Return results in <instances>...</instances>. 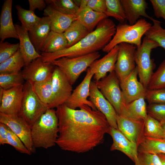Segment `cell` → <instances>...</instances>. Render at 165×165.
Returning <instances> with one entry per match:
<instances>
[{"label":"cell","instance_id":"obj_1","mask_svg":"<svg viewBox=\"0 0 165 165\" xmlns=\"http://www.w3.org/2000/svg\"><path fill=\"white\" fill-rule=\"evenodd\" d=\"M80 109H71L64 104L56 108L58 122L57 145L62 149L84 153L104 141L110 134V126L105 116L86 105Z\"/></svg>","mask_w":165,"mask_h":165},{"label":"cell","instance_id":"obj_2","mask_svg":"<svg viewBox=\"0 0 165 165\" xmlns=\"http://www.w3.org/2000/svg\"><path fill=\"white\" fill-rule=\"evenodd\" d=\"M116 30L112 20L105 19L98 23L95 30L73 46L56 52H42V60L45 62H51L63 57H75L102 50L110 41Z\"/></svg>","mask_w":165,"mask_h":165},{"label":"cell","instance_id":"obj_3","mask_svg":"<svg viewBox=\"0 0 165 165\" xmlns=\"http://www.w3.org/2000/svg\"><path fill=\"white\" fill-rule=\"evenodd\" d=\"M34 147L47 149L56 145L58 122L56 111L48 108L31 127Z\"/></svg>","mask_w":165,"mask_h":165},{"label":"cell","instance_id":"obj_4","mask_svg":"<svg viewBox=\"0 0 165 165\" xmlns=\"http://www.w3.org/2000/svg\"><path fill=\"white\" fill-rule=\"evenodd\" d=\"M152 24L144 19H140L133 25L120 23L116 27V33L109 43L102 49L108 53L115 46L123 42L133 44L137 48L141 46V38Z\"/></svg>","mask_w":165,"mask_h":165},{"label":"cell","instance_id":"obj_5","mask_svg":"<svg viewBox=\"0 0 165 165\" xmlns=\"http://www.w3.org/2000/svg\"><path fill=\"white\" fill-rule=\"evenodd\" d=\"M100 56L98 51L73 58L63 57L51 63L61 70L72 85L81 74L89 68Z\"/></svg>","mask_w":165,"mask_h":165},{"label":"cell","instance_id":"obj_6","mask_svg":"<svg viewBox=\"0 0 165 165\" xmlns=\"http://www.w3.org/2000/svg\"><path fill=\"white\" fill-rule=\"evenodd\" d=\"M158 47L156 42L145 36L141 46L137 48L135 53V60L139 81L146 89L156 65L154 59L151 58V53L153 49Z\"/></svg>","mask_w":165,"mask_h":165},{"label":"cell","instance_id":"obj_7","mask_svg":"<svg viewBox=\"0 0 165 165\" xmlns=\"http://www.w3.org/2000/svg\"><path fill=\"white\" fill-rule=\"evenodd\" d=\"M24 94L19 116L31 127L49 108L34 92L32 83L26 81L23 84Z\"/></svg>","mask_w":165,"mask_h":165},{"label":"cell","instance_id":"obj_8","mask_svg":"<svg viewBox=\"0 0 165 165\" xmlns=\"http://www.w3.org/2000/svg\"><path fill=\"white\" fill-rule=\"evenodd\" d=\"M101 93L112 104L117 115H120L125 103L120 81L114 71L98 81H94Z\"/></svg>","mask_w":165,"mask_h":165},{"label":"cell","instance_id":"obj_9","mask_svg":"<svg viewBox=\"0 0 165 165\" xmlns=\"http://www.w3.org/2000/svg\"><path fill=\"white\" fill-rule=\"evenodd\" d=\"M53 98L49 108H57L64 104L71 95L72 87L65 75L57 67L52 75Z\"/></svg>","mask_w":165,"mask_h":165},{"label":"cell","instance_id":"obj_10","mask_svg":"<svg viewBox=\"0 0 165 165\" xmlns=\"http://www.w3.org/2000/svg\"><path fill=\"white\" fill-rule=\"evenodd\" d=\"M119 50L114 71L120 82L125 79L135 68L134 54L136 47L123 42L119 45Z\"/></svg>","mask_w":165,"mask_h":165},{"label":"cell","instance_id":"obj_11","mask_svg":"<svg viewBox=\"0 0 165 165\" xmlns=\"http://www.w3.org/2000/svg\"><path fill=\"white\" fill-rule=\"evenodd\" d=\"M0 123L7 126L17 135L31 153L34 152L31 127L22 117L18 115L0 113Z\"/></svg>","mask_w":165,"mask_h":165},{"label":"cell","instance_id":"obj_12","mask_svg":"<svg viewBox=\"0 0 165 165\" xmlns=\"http://www.w3.org/2000/svg\"><path fill=\"white\" fill-rule=\"evenodd\" d=\"M117 123L118 129L138 147L145 137V121L117 114Z\"/></svg>","mask_w":165,"mask_h":165},{"label":"cell","instance_id":"obj_13","mask_svg":"<svg viewBox=\"0 0 165 165\" xmlns=\"http://www.w3.org/2000/svg\"><path fill=\"white\" fill-rule=\"evenodd\" d=\"M94 73L88 68L86 74L82 81L73 91L71 95L64 103L68 107L75 109L83 105H86L94 110H97L94 104L88 100L90 96L91 80Z\"/></svg>","mask_w":165,"mask_h":165},{"label":"cell","instance_id":"obj_14","mask_svg":"<svg viewBox=\"0 0 165 165\" xmlns=\"http://www.w3.org/2000/svg\"><path fill=\"white\" fill-rule=\"evenodd\" d=\"M89 97V100L94 104L97 110L105 116L110 127L118 129L116 111L101 93L94 81L90 82Z\"/></svg>","mask_w":165,"mask_h":165},{"label":"cell","instance_id":"obj_15","mask_svg":"<svg viewBox=\"0 0 165 165\" xmlns=\"http://www.w3.org/2000/svg\"><path fill=\"white\" fill-rule=\"evenodd\" d=\"M53 66L51 62H44L41 57L25 66L21 72L24 80L33 83L51 77Z\"/></svg>","mask_w":165,"mask_h":165},{"label":"cell","instance_id":"obj_16","mask_svg":"<svg viewBox=\"0 0 165 165\" xmlns=\"http://www.w3.org/2000/svg\"><path fill=\"white\" fill-rule=\"evenodd\" d=\"M23 94V85L7 90L3 89L0 97V113L19 115Z\"/></svg>","mask_w":165,"mask_h":165},{"label":"cell","instance_id":"obj_17","mask_svg":"<svg viewBox=\"0 0 165 165\" xmlns=\"http://www.w3.org/2000/svg\"><path fill=\"white\" fill-rule=\"evenodd\" d=\"M137 67L123 81L120 82L125 103L128 104L145 97L147 89L138 79Z\"/></svg>","mask_w":165,"mask_h":165},{"label":"cell","instance_id":"obj_18","mask_svg":"<svg viewBox=\"0 0 165 165\" xmlns=\"http://www.w3.org/2000/svg\"><path fill=\"white\" fill-rule=\"evenodd\" d=\"M119 50V46H115L101 58L95 61L88 68L94 73L95 81H99L114 71Z\"/></svg>","mask_w":165,"mask_h":165},{"label":"cell","instance_id":"obj_19","mask_svg":"<svg viewBox=\"0 0 165 165\" xmlns=\"http://www.w3.org/2000/svg\"><path fill=\"white\" fill-rule=\"evenodd\" d=\"M110 135L113 139L110 149L119 151L130 158L134 163L138 159V147L129 140L118 129L110 127Z\"/></svg>","mask_w":165,"mask_h":165},{"label":"cell","instance_id":"obj_20","mask_svg":"<svg viewBox=\"0 0 165 165\" xmlns=\"http://www.w3.org/2000/svg\"><path fill=\"white\" fill-rule=\"evenodd\" d=\"M12 0H5L2 8L0 17V38L2 42L9 38L19 39L12 19Z\"/></svg>","mask_w":165,"mask_h":165},{"label":"cell","instance_id":"obj_21","mask_svg":"<svg viewBox=\"0 0 165 165\" xmlns=\"http://www.w3.org/2000/svg\"><path fill=\"white\" fill-rule=\"evenodd\" d=\"M44 14L50 20L51 31L60 33H64L77 20L76 15L64 13L50 5H48L44 10Z\"/></svg>","mask_w":165,"mask_h":165},{"label":"cell","instance_id":"obj_22","mask_svg":"<svg viewBox=\"0 0 165 165\" xmlns=\"http://www.w3.org/2000/svg\"><path fill=\"white\" fill-rule=\"evenodd\" d=\"M15 26L20 41L19 50L26 66L34 60L42 56L36 50L32 43L28 31L21 25L15 24Z\"/></svg>","mask_w":165,"mask_h":165},{"label":"cell","instance_id":"obj_23","mask_svg":"<svg viewBox=\"0 0 165 165\" xmlns=\"http://www.w3.org/2000/svg\"><path fill=\"white\" fill-rule=\"evenodd\" d=\"M126 15V20L129 24H135L141 16L152 20L153 18L146 12L148 3L145 0H120Z\"/></svg>","mask_w":165,"mask_h":165},{"label":"cell","instance_id":"obj_24","mask_svg":"<svg viewBox=\"0 0 165 165\" xmlns=\"http://www.w3.org/2000/svg\"><path fill=\"white\" fill-rule=\"evenodd\" d=\"M51 31L48 17L45 16L31 31H28L30 39L36 50L41 51L44 43Z\"/></svg>","mask_w":165,"mask_h":165},{"label":"cell","instance_id":"obj_25","mask_svg":"<svg viewBox=\"0 0 165 165\" xmlns=\"http://www.w3.org/2000/svg\"><path fill=\"white\" fill-rule=\"evenodd\" d=\"M76 15L77 20L90 32L94 30L101 21L108 17L105 13L95 11L88 6L79 9Z\"/></svg>","mask_w":165,"mask_h":165},{"label":"cell","instance_id":"obj_26","mask_svg":"<svg viewBox=\"0 0 165 165\" xmlns=\"http://www.w3.org/2000/svg\"><path fill=\"white\" fill-rule=\"evenodd\" d=\"M147 107L145 98H141L128 104L125 103L123 106L120 115L145 121L148 115Z\"/></svg>","mask_w":165,"mask_h":165},{"label":"cell","instance_id":"obj_27","mask_svg":"<svg viewBox=\"0 0 165 165\" xmlns=\"http://www.w3.org/2000/svg\"><path fill=\"white\" fill-rule=\"evenodd\" d=\"M68 44L64 33L51 31L44 43L41 51L45 53L56 52L67 48Z\"/></svg>","mask_w":165,"mask_h":165},{"label":"cell","instance_id":"obj_28","mask_svg":"<svg viewBox=\"0 0 165 165\" xmlns=\"http://www.w3.org/2000/svg\"><path fill=\"white\" fill-rule=\"evenodd\" d=\"M90 33L78 20H75L64 33L68 42L67 48L77 43Z\"/></svg>","mask_w":165,"mask_h":165},{"label":"cell","instance_id":"obj_29","mask_svg":"<svg viewBox=\"0 0 165 165\" xmlns=\"http://www.w3.org/2000/svg\"><path fill=\"white\" fill-rule=\"evenodd\" d=\"M138 152L156 155L165 154V140L145 137L138 147Z\"/></svg>","mask_w":165,"mask_h":165},{"label":"cell","instance_id":"obj_30","mask_svg":"<svg viewBox=\"0 0 165 165\" xmlns=\"http://www.w3.org/2000/svg\"><path fill=\"white\" fill-rule=\"evenodd\" d=\"M32 85L34 92L39 99L48 106L53 98L52 77L44 81L32 83Z\"/></svg>","mask_w":165,"mask_h":165},{"label":"cell","instance_id":"obj_31","mask_svg":"<svg viewBox=\"0 0 165 165\" xmlns=\"http://www.w3.org/2000/svg\"><path fill=\"white\" fill-rule=\"evenodd\" d=\"M25 63L20 50L13 56L0 64V74L21 71Z\"/></svg>","mask_w":165,"mask_h":165},{"label":"cell","instance_id":"obj_32","mask_svg":"<svg viewBox=\"0 0 165 165\" xmlns=\"http://www.w3.org/2000/svg\"><path fill=\"white\" fill-rule=\"evenodd\" d=\"M17 10L18 19L21 23V26L28 31H31L38 24L41 18L37 16L34 12L23 8L20 5L15 6Z\"/></svg>","mask_w":165,"mask_h":165},{"label":"cell","instance_id":"obj_33","mask_svg":"<svg viewBox=\"0 0 165 165\" xmlns=\"http://www.w3.org/2000/svg\"><path fill=\"white\" fill-rule=\"evenodd\" d=\"M153 23L145 35L148 38L156 42L159 46L165 50V28L161 26V22L153 19Z\"/></svg>","mask_w":165,"mask_h":165},{"label":"cell","instance_id":"obj_34","mask_svg":"<svg viewBox=\"0 0 165 165\" xmlns=\"http://www.w3.org/2000/svg\"><path fill=\"white\" fill-rule=\"evenodd\" d=\"M145 137L164 139L162 124L148 115L145 121Z\"/></svg>","mask_w":165,"mask_h":165},{"label":"cell","instance_id":"obj_35","mask_svg":"<svg viewBox=\"0 0 165 165\" xmlns=\"http://www.w3.org/2000/svg\"><path fill=\"white\" fill-rule=\"evenodd\" d=\"M106 6L105 14L123 23L126 20L125 13L120 0H105Z\"/></svg>","mask_w":165,"mask_h":165},{"label":"cell","instance_id":"obj_36","mask_svg":"<svg viewBox=\"0 0 165 165\" xmlns=\"http://www.w3.org/2000/svg\"><path fill=\"white\" fill-rule=\"evenodd\" d=\"M45 1L57 10L66 14L76 15L79 7L73 0H47Z\"/></svg>","mask_w":165,"mask_h":165},{"label":"cell","instance_id":"obj_37","mask_svg":"<svg viewBox=\"0 0 165 165\" xmlns=\"http://www.w3.org/2000/svg\"><path fill=\"white\" fill-rule=\"evenodd\" d=\"M24 80L21 71L0 74V87L4 90L23 85Z\"/></svg>","mask_w":165,"mask_h":165},{"label":"cell","instance_id":"obj_38","mask_svg":"<svg viewBox=\"0 0 165 165\" xmlns=\"http://www.w3.org/2000/svg\"><path fill=\"white\" fill-rule=\"evenodd\" d=\"M165 89V59L161 63L156 71L153 73L147 89Z\"/></svg>","mask_w":165,"mask_h":165},{"label":"cell","instance_id":"obj_39","mask_svg":"<svg viewBox=\"0 0 165 165\" xmlns=\"http://www.w3.org/2000/svg\"><path fill=\"white\" fill-rule=\"evenodd\" d=\"M7 127L8 144L12 146L21 153L30 155L32 153L27 148L20 139Z\"/></svg>","mask_w":165,"mask_h":165},{"label":"cell","instance_id":"obj_40","mask_svg":"<svg viewBox=\"0 0 165 165\" xmlns=\"http://www.w3.org/2000/svg\"><path fill=\"white\" fill-rule=\"evenodd\" d=\"M19 43L12 44L7 42H0V64L14 55L19 50Z\"/></svg>","mask_w":165,"mask_h":165},{"label":"cell","instance_id":"obj_41","mask_svg":"<svg viewBox=\"0 0 165 165\" xmlns=\"http://www.w3.org/2000/svg\"><path fill=\"white\" fill-rule=\"evenodd\" d=\"M148 115L158 121L165 124V104H149L147 107Z\"/></svg>","mask_w":165,"mask_h":165},{"label":"cell","instance_id":"obj_42","mask_svg":"<svg viewBox=\"0 0 165 165\" xmlns=\"http://www.w3.org/2000/svg\"><path fill=\"white\" fill-rule=\"evenodd\" d=\"M145 99L149 104H165V89H147Z\"/></svg>","mask_w":165,"mask_h":165},{"label":"cell","instance_id":"obj_43","mask_svg":"<svg viewBox=\"0 0 165 165\" xmlns=\"http://www.w3.org/2000/svg\"><path fill=\"white\" fill-rule=\"evenodd\" d=\"M134 163L135 165H162L157 155L138 152Z\"/></svg>","mask_w":165,"mask_h":165},{"label":"cell","instance_id":"obj_44","mask_svg":"<svg viewBox=\"0 0 165 165\" xmlns=\"http://www.w3.org/2000/svg\"><path fill=\"white\" fill-rule=\"evenodd\" d=\"M155 16L165 20V0H150Z\"/></svg>","mask_w":165,"mask_h":165},{"label":"cell","instance_id":"obj_45","mask_svg":"<svg viewBox=\"0 0 165 165\" xmlns=\"http://www.w3.org/2000/svg\"><path fill=\"white\" fill-rule=\"evenodd\" d=\"M87 6L96 12L105 13L106 11L105 0H89Z\"/></svg>","mask_w":165,"mask_h":165},{"label":"cell","instance_id":"obj_46","mask_svg":"<svg viewBox=\"0 0 165 165\" xmlns=\"http://www.w3.org/2000/svg\"><path fill=\"white\" fill-rule=\"evenodd\" d=\"M29 9L34 11L38 9L40 10H44L46 7L47 4L43 0H28Z\"/></svg>","mask_w":165,"mask_h":165},{"label":"cell","instance_id":"obj_47","mask_svg":"<svg viewBox=\"0 0 165 165\" xmlns=\"http://www.w3.org/2000/svg\"><path fill=\"white\" fill-rule=\"evenodd\" d=\"M7 126L0 123V145L8 144Z\"/></svg>","mask_w":165,"mask_h":165},{"label":"cell","instance_id":"obj_48","mask_svg":"<svg viewBox=\"0 0 165 165\" xmlns=\"http://www.w3.org/2000/svg\"><path fill=\"white\" fill-rule=\"evenodd\" d=\"M89 0H81L79 9H81L87 6Z\"/></svg>","mask_w":165,"mask_h":165},{"label":"cell","instance_id":"obj_49","mask_svg":"<svg viewBox=\"0 0 165 165\" xmlns=\"http://www.w3.org/2000/svg\"><path fill=\"white\" fill-rule=\"evenodd\" d=\"M160 158L162 165H165V154H157Z\"/></svg>","mask_w":165,"mask_h":165},{"label":"cell","instance_id":"obj_50","mask_svg":"<svg viewBox=\"0 0 165 165\" xmlns=\"http://www.w3.org/2000/svg\"><path fill=\"white\" fill-rule=\"evenodd\" d=\"M162 127L164 135V139L165 140V124H162Z\"/></svg>","mask_w":165,"mask_h":165}]
</instances>
